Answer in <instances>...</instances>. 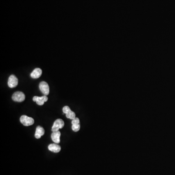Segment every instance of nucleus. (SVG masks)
Segmentation results:
<instances>
[{
	"label": "nucleus",
	"instance_id": "f03ea898",
	"mask_svg": "<svg viewBox=\"0 0 175 175\" xmlns=\"http://www.w3.org/2000/svg\"><path fill=\"white\" fill-rule=\"evenodd\" d=\"M12 100L15 102H22L25 100V96L24 94L21 92H16L12 95Z\"/></svg>",
	"mask_w": 175,
	"mask_h": 175
},
{
	"label": "nucleus",
	"instance_id": "f8f14e48",
	"mask_svg": "<svg viewBox=\"0 0 175 175\" xmlns=\"http://www.w3.org/2000/svg\"><path fill=\"white\" fill-rule=\"evenodd\" d=\"M42 74V70L40 68H36L32 72L30 76L34 79L39 78Z\"/></svg>",
	"mask_w": 175,
	"mask_h": 175
},
{
	"label": "nucleus",
	"instance_id": "1a4fd4ad",
	"mask_svg": "<svg viewBox=\"0 0 175 175\" xmlns=\"http://www.w3.org/2000/svg\"><path fill=\"white\" fill-rule=\"evenodd\" d=\"M60 135H61V133L60 131H58L53 132L51 134V138L53 142H55L56 144H59L60 141Z\"/></svg>",
	"mask_w": 175,
	"mask_h": 175
},
{
	"label": "nucleus",
	"instance_id": "7ed1b4c3",
	"mask_svg": "<svg viewBox=\"0 0 175 175\" xmlns=\"http://www.w3.org/2000/svg\"><path fill=\"white\" fill-rule=\"evenodd\" d=\"M64 126V122L61 119H58L55 121L53 126H52V131L53 132L58 131V129H61Z\"/></svg>",
	"mask_w": 175,
	"mask_h": 175
},
{
	"label": "nucleus",
	"instance_id": "423d86ee",
	"mask_svg": "<svg viewBox=\"0 0 175 175\" xmlns=\"http://www.w3.org/2000/svg\"><path fill=\"white\" fill-rule=\"evenodd\" d=\"M18 84V79L14 75H11L8 80V86L11 88L16 87Z\"/></svg>",
	"mask_w": 175,
	"mask_h": 175
},
{
	"label": "nucleus",
	"instance_id": "6e6552de",
	"mask_svg": "<svg viewBox=\"0 0 175 175\" xmlns=\"http://www.w3.org/2000/svg\"><path fill=\"white\" fill-rule=\"evenodd\" d=\"M72 128L74 132H77L80 130V120L78 118L76 117L72 120Z\"/></svg>",
	"mask_w": 175,
	"mask_h": 175
},
{
	"label": "nucleus",
	"instance_id": "0eeeda50",
	"mask_svg": "<svg viewBox=\"0 0 175 175\" xmlns=\"http://www.w3.org/2000/svg\"><path fill=\"white\" fill-rule=\"evenodd\" d=\"M48 99V98L47 97H46V95H44V96L41 97L35 96V97H33V101L36 102L37 104L40 106L43 105L45 102L47 101Z\"/></svg>",
	"mask_w": 175,
	"mask_h": 175
},
{
	"label": "nucleus",
	"instance_id": "20e7f679",
	"mask_svg": "<svg viewBox=\"0 0 175 175\" xmlns=\"http://www.w3.org/2000/svg\"><path fill=\"white\" fill-rule=\"evenodd\" d=\"M39 88L40 91L44 95H47L49 94L50 92L49 86L48 83L46 82L42 81L40 83Z\"/></svg>",
	"mask_w": 175,
	"mask_h": 175
},
{
	"label": "nucleus",
	"instance_id": "39448f33",
	"mask_svg": "<svg viewBox=\"0 0 175 175\" xmlns=\"http://www.w3.org/2000/svg\"><path fill=\"white\" fill-rule=\"evenodd\" d=\"M63 112L64 113H65L66 117L69 119H73L76 118V114L74 111H72L70 109V107L68 106H65L63 108Z\"/></svg>",
	"mask_w": 175,
	"mask_h": 175
},
{
	"label": "nucleus",
	"instance_id": "9b49d317",
	"mask_svg": "<svg viewBox=\"0 0 175 175\" xmlns=\"http://www.w3.org/2000/svg\"><path fill=\"white\" fill-rule=\"evenodd\" d=\"M44 129L42 126H38L36 128V132H35V138H37V139H40V138H41V137L42 135H44Z\"/></svg>",
	"mask_w": 175,
	"mask_h": 175
},
{
	"label": "nucleus",
	"instance_id": "9d476101",
	"mask_svg": "<svg viewBox=\"0 0 175 175\" xmlns=\"http://www.w3.org/2000/svg\"><path fill=\"white\" fill-rule=\"evenodd\" d=\"M48 149L54 153H58L61 150V147L58 144L55 143L50 144L48 146Z\"/></svg>",
	"mask_w": 175,
	"mask_h": 175
},
{
	"label": "nucleus",
	"instance_id": "f257e3e1",
	"mask_svg": "<svg viewBox=\"0 0 175 175\" xmlns=\"http://www.w3.org/2000/svg\"><path fill=\"white\" fill-rule=\"evenodd\" d=\"M20 122L24 126H29L34 124V120L27 116L22 115L20 118Z\"/></svg>",
	"mask_w": 175,
	"mask_h": 175
}]
</instances>
